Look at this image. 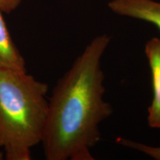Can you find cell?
<instances>
[{"instance_id":"1","label":"cell","mask_w":160,"mask_h":160,"mask_svg":"<svg viewBox=\"0 0 160 160\" xmlns=\"http://www.w3.org/2000/svg\"><path fill=\"white\" fill-rule=\"evenodd\" d=\"M111 41L106 33L93 38L53 88L41 142L47 160L94 159L100 124L113 113L101 64Z\"/></svg>"},{"instance_id":"6","label":"cell","mask_w":160,"mask_h":160,"mask_svg":"<svg viewBox=\"0 0 160 160\" xmlns=\"http://www.w3.org/2000/svg\"><path fill=\"white\" fill-rule=\"evenodd\" d=\"M116 141L119 145H122L124 147L141 152L144 154L153 158V159L160 160V146H159V147L150 146L122 137L117 138Z\"/></svg>"},{"instance_id":"2","label":"cell","mask_w":160,"mask_h":160,"mask_svg":"<svg viewBox=\"0 0 160 160\" xmlns=\"http://www.w3.org/2000/svg\"><path fill=\"white\" fill-rule=\"evenodd\" d=\"M48 85L28 71H0V148L6 160H31L45 131Z\"/></svg>"},{"instance_id":"4","label":"cell","mask_w":160,"mask_h":160,"mask_svg":"<svg viewBox=\"0 0 160 160\" xmlns=\"http://www.w3.org/2000/svg\"><path fill=\"white\" fill-rule=\"evenodd\" d=\"M108 8L116 14L153 24L160 31V2L154 0H111Z\"/></svg>"},{"instance_id":"3","label":"cell","mask_w":160,"mask_h":160,"mask_svg":"<svg viewBox=\"0 0 160 160\" xmlns=\"http://www.w3.org/2000/svg\"><path fill=\"white\" fill-rule=\"evenodd\" d=\"M145 53L151 73L153 97L148 109V124L151 128L160 129V38L149 39Z\"/></svg>"},{"instance_id":"7","label":"cell","mask_w":160,"mask_h":160,"mask_svg":"<svg viewBox=\"0 0 160 160\" xmlns=\"http://www.w3.org/2000/svg\"><path fill=\"white\" fill-rule=\"evenodd\" d=\"M22 2V0H0V11L9 14L19 7Z\"/></svg>"},{"instance_id":"5","label":"cell","mask_w":160,"mask_h":160,"mask_svg":"<svg viewBox=\"0 0 160 160\" xmlns=\"http://www.w3.org/2000/svg\"><path fill=\"white\" fill-rule=\"evenodd\" d=\"M2 13L0 11V71H27L25 60L10 34Z\"/></svg>"}]
</instances>
